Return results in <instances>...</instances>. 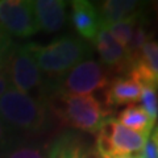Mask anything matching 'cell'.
Listing matches in <instances>:
<instances>
[{"instance_id": "cell-1", "label": "cell", "mask_w": 158, "mask_h": 158, "mask_svg": "<svg viewBox=\"0 0 158 158\" xmlns=\"http://www.w3.org/2000/svg\"><path fill=\"white\" fill-rule=\"evenodd\" d=\"M0 120L16 137L37 138L50 127V111L46 100L9 87L0 98Z\"/></svg>"}, {"instance_id": "cell-2", "label": "cell", "mask_w": 158, "mask_h": 158, "mask_svg": "<svg viewBox=\"0 0 158 158\" xmlns=\"http://www.w3.org/2000/svg\"><path fill=\"white\" fill-rule=\"evenodd\" d=\"M29 48L40 71L49 85V94L53 86L66 73L91 56V48L88 42L73 34L61 36L48 45L31 42Z\"/></svg>"}, {"instance_id": "cell-3", "label": "cell", "mask_w": 158, "mask_h": 158, "mask_svg": "<svg viewBox=\"0 0 158 158\" xmlns=\"http://www.w3.org/2000/svg\"><path fill=\"white\" fill-rule=\"evenodd\" d=\"M46 103L50 115L61 124L86 133H96L111 113L92 95L52 92Z\"/></svg>"}, {"instance_id": "cell-4", "label": "cell", "mask_w": 158, "mask_h": 158, "mask_svg": "<svg viewBox=\"0 0 158 158\" xmlns=\"http://www.w3.org/2000/svg\"><path fill=\"white\" fill-rule=\"evenodd\" d=\"M4 69L8 74L9 85L12 88L46 100L49 95V85L42 73L40 71L29 44H13L8 53Z\"/></svg>"}, {"instance_id": "cell-5", "label": "cell", "mask_w": 158, "mask_h": 158, "mask_svg": "<svg viewBox=\"0 0 158 158\" xmlns=\"http://www.w3.org/2000/svg\"><path fill=\"white\" fill-rule=\"evenodd\" d=\"M148 138L128 129L116 118L108 117L96 132V154L99 158H127L141 156Z\"/></svg>"}, {"instance_id": "cell-6", "label": "cell", "mask_w": 158, "mask_h": 158, "mask_svg": "<svg viewBox=\"0 0 158 158\" xmlns=\"http://www.w3.org/2000/svg\"><path fill=\"white\" fill-rule=\"evenodd\" d=\"M110 81L108 69L100 62L88 58L66 73L53 86L50 94L61 92L69 95H91L98 90H106Z\"/></svg>"}, {"instance_id": "cell-7", "label": "cell", "mask_w": 158, "mask_h": 158, "mask_svg": "<svg viewBox=\"0 0 158 158\" xmlns=\"http://www.w3.org/2000/svg\"><path fill=\"white\" fill-rule=\"evenodd\" d=\"M0 29L19 38L36 34L40 28L31 0H0Z\"/></svg>"}, {"instance_id": "cell-8", "label": "cell", "mask_w": 158, "mask_h": 158, "mask_svg": "<svg viewBox=\"0 0 158 158\" xmlns=\"http://www.w3.org/2000/svg\"><path fill=\"white\" fill-rule=\"evenodd\" d=\"M92 44L95 45L99 56H100L103 66L117 74L127 75L131 67L129 56L125 52V49L112 37V34L110 33L106 25L102 24Z\"/></svg>"}, {"instance_id": "cell-9", "label": "cell", "mask_w": 158, "mask_h": 158, "mask_svg": "<svg viewBox=\"0 0 158 158\" xmlns=\"http://www.w3.org/2000/svg\"><path fill=\"white\" fill-rule=\"evenodd\" d=\"M71 24L85 41L92 42L102 27V19L98 7L87 0L71 2Z\"/></svg>"}, {"instance_id": "cell-10", "label": "cell", "mask_w": 158, "mask_h": 158, "mask_svg": "<svg viewBox=\"0 0 158 158\" xmlns=\"http://www.w3.org/2000/svg\"><path fill=\"white\" fill-rule=\"evenodd\" d=\"M38 28L46 33H56L67 21V2L65 0H36L32 2Z\"/></svg>"}, {"instance_id": "cell-11", "label": "cell", "mask_w": 158, "mask_h": 158, "mask_svg": "<svg viewBox=\"0 0 158 158\" xmlns=\"http://www.w3.org/2000/svg\"><path fill=\"white\" fill-rule=\"evenodd\" d=\"M141 95V86L128 75H120L110 81L104 90V107L108 111L124 104H135Z\"/></svg>"}, {"instance_id": "cell-12", "label": "cell", "mask_w": 158, "mask_h": 158, "mask_svg": "<svg viewBox=\"0 0 158 158\" xmlns=\"http://www.w3.org/2000/svg\"><path fill=\"white\" fill-rule=\"evenodd\" d=\"M90 153L86 141L78 133L67 131L58 135L49 145L48 158H87Z\"/></svg>"}, {"instance_id": "cell-13", "label": "cell", "mask_w": 158, "mask_h": 158, "mask_svg": "<svg viewBox=\"0 0 158 158\" xmlns=\"http://www.w3.org/2000/svg\"><path fill=\"white\" fill-rule=\"evenodd\" d=\"M145 4L146 3L138 2V0H106L100 3L98 11L100 15L102 24L111 25L113 23L121 21L140 12L141 9L145 8Z\"/></svg>"}, {"instance_id": "cell-14", "label": "cell", "mask_w": 158, "mask_h": 158, "mask_svg": "<svg viewBox=\"0 0 158 158\" xmlns=\"http://www.w3.org/2000/svg\"><path fill=\"white\" fill-rule=\"evenodd\" d=\"M49 144L37 138H15L0 158H48Z\"/></svg>"}, {"instance_id": "cell-15", "label": "cell", "mask_w": 158, "mask_h": 158, "mask_svg": "<svg viewBox=\"0 0 158 158\" xmlns=\"http://www.w3.org/2000/svg\"><path fill=\"white\" fill-rule=\"evenodd\" d=\"M117 121L128 129L136 132L138 135H142L146 138H149L153 128H154V123L150 120L146 112L140 106L136 104H128L118 113Z\"/></svg>"}, {"instance_id": "cell-16", "label": "cell", "mask_w": 158, "mask_h": 158, "mask_svg": "<svg viewBox=\"0 0 158 158\" xmlns=\"http://www.w3.org/2000/svg\"><path fill=\"white\" fill-rule=\"evenodd\" d=\"M152 37H153V31H152V27H150V21H149V17H148V13L145 12L140 19H138V21L135 27V31H133V36H132V40L129 42V46L127 49V53H128L129 59H131V65L137 58L138 54H140L142 46H144L146 42L152 41Z\"/></svg>"}, {"instance_id": "cell-17", "label": "cell", "mask_w": 158, "mask_h": 158, "mask_svg": "<svg viewBox=\"0 0 158 158\" xmlns=\"http://www.w3.org/2000/svg\"><path fill=\"white\" fill-rule=\"evenodd\" d=\"M145 12H146V9L144 8V9H141L140 12L132 15V16L121 20V21L113 23L111 25H106L107 29L110 31V33L112 34V37L125 49V52H127L128 46H129V42H131L132 36H133V31H135V27L138 21V19H140ZM103 25H104V24H103Z\"/></svg>"}, {"instance_id": "cell-18", "label": "cell", "mask_w": 158, "mask_h": 158, "mask_svg": "<svg viewBox=\"0 0 158 158\" xmlns=\"http://www.w3.org/2000/svg\"><path fill=\"white\" fill-rule=\"evenodd\" d=\"M138 100L141 102L140 107L146 112L150 120L156 123L158 117V88L153 86H142Z\"/></svg>"}, {"instance_id": "cell-19", "label": "cell", "mask_w": 158, "mask_h": 158, "mask_svg": "<svg viewBox=\"0 0 158 158\" xmlns=\"http://www.w3.org/2000/svg\"><path fill=\"white\" fill-rule=\"evenodd\" d=\"M141 158H158V129L154 128L148 138Z\"/></svg>"}, {"instance_id": "cell-20", "label": "cell", "mask_w": 158, "mask_h": 158, "mask_svg": "<svg viewBox=\"0 0 158 158\" xmlns=\"http://www.w3.org/2000/svg\"><path fill=\"white\" fill-rule=\"evenodd\" d=\"M15 138H17V137L8 129L2 120H0V156H2L3 152L12 144Z\"/></svg>"}, {"instance_id": "cell-21", "label": "cell", "mask_w": 158, "mask_h": 158, "mask_svg": "<svg viewBox=\"0 0 158 158\" xmlns=\"http://www.w3.org/2000/svg\"><path fill=\"white\" fill-rule=\"evenodd\" d=\"M9 87H11V85H9V79L6 69H0V98L8 91Z\"/></svg>"}, {"instance_id": "cell-22", "label": "cell", "mask_w": 158, "mask_h": 158, "mask_svg": "<svg viewBox=\"0 0 158 158\" xmlns=\"http://www.w3.org/2000/svg\"><path fill=\"white\" fill-rule=\"evenodd\" d=\"M12 45H13V42L11 44V45H3V46H0V69L6 67L7 57H8V53H9V50H11Z\"/></svg>"}, {"instance_id": "cell-23", "label": "cell", "mask_w": 158, "mask_h": 158, "mask_svg": "<svg viewBox=\"0 0 158 158\" xmlns=\"http://www.w3.org/2000/svg\"><path fill=\"white\" fill-rule=\"evenodd\" d=\"M12 44V40L9 36H7L6 33H4L2 29H0V46H3V45H11Z\"/></svg>"}, {"instance_id": "cell-24", "label": "cell", "mask_w": 158, "mask_h": 158, "mask_svg": "<svg viewBox=\"0 0 158 158\" xmlns=\"http://www.w3.org/2000/svg\"><path fill=\"white\" fill-rule=\"evenodd\" d=\"M152 4V9H153V12H154V15H156V19H157V21H158V0H156V2H153V3H150Z\"/></svg>"}, {"instance_id": "cell-25", "label": "cell", "mask_w": 158, "mask_h": 158, "mask_svg": "<svg viewBox=\"0 0 158 158\" xmlns=\"http://www.w3.org/2000/svg\"><path fill=\"white\" fill-rule=\"evenodd\" d=\"M90 156H91V153H90V154H88V156H87V158H90Z\"/></svg>"}, {"instance_id": "cell-26", "label": "cell", "mask_w": 158, "mask_h": 158, "mask_svg": "<svg viewBox=\"0 0 158 158\" xmlns=\"http://www.w3.org/2000/svg\"><path fill=\"white\" fill-rule=\"evenodd\" d=\"M156 128H157V129H158V125H157V127H156Z\"/></svg>"}]
</instances>
